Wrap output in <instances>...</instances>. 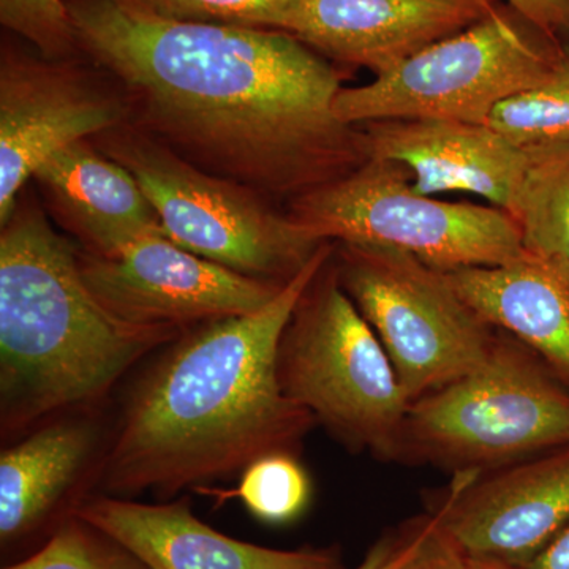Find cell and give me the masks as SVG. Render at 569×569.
I'll return each instance as SVG.
<instances>
[{"instance_id": "e0dca14e", "label": "cell", "mask_w": 569, "mask_h": 569, "mask_svg": "<svg viewBox=\"0 0 569 569\" xmlns=\"http://www.w3.org/2000/svg\"><path fill=\"white\" fill-rule=\"evenodd\" d=\"M33 179L88 253L112 257L144 236L167 234L137 179L88 140L52 153Z\"/></svg>"}, {"instance_id": "30bf717a", "label": "cell", "mask_w": 569, "mask_h": 569, "mask_svg": "<svg viewBox=\"0 0 569 569\" xmlns=\"http://www.w3.org/2000/svg\"><path fill=\"white\" fill-rule=\"evenodd\" d=\"M3 41L0 56V224L26 182L66 146L130 121L122 92L99 88L91 73Z\"/></svg>"}, {"instance_id": "8fae6325", "label": "cell", "mask_w": 569, "mask_h": 569, "mask_svg": "<svg viewBox=\"0 0 569 569\" xmlns=\"http://www.w3.org/2000/svg\"><path fill=\"white\" fill-rule=\"evenodd\" d=\"M80 261L86 283L116 317L178 331L252 313L284 284L212 263L167 234L144 236L112 257L80 254Z\"/></svg>"}, {"instance_id": "d4e9b609", "label": "cell", "mask_w": 569, "mask_h": 569, "mask_svg": "<svg viewBox=\"0 0 569 569\" xmlns=\"http://www.w3.org/2000/svg\"><path fill=\"white\" fill-rule=\"evenodd\" d=\"M429 515L419 516L402 523L397 530H389L367 550L365 559L353 569H399L417 548L419 538L427 526Z\"/></svg>"}, {"instance_id": "603a6c76", "label": "cell", "mask_w": 569, "mask_h": 569, "mask_svg": "<svg viewBox=\"0 0 569 569\" xmlns=\"http://www.w3.org/2000/svg\"><path fill=\"white\" fill-rule=\"evenodd\" d=\"M168 20L295 33L307 0H133Z\"/></svg>"}, {"instance_id": "5bb4252c", "label": "cell", "mask_w": 569, "mask_h": 569, "mask_svg": "<svg viewBox=\"0 0 569 569\" xmlns=\"http://www.w3.org/2000/svg\"><path fill=\"white\" fill-rule=\"evenodd\" d=\"M69 515L110 535L151 569H343L335 548L272 549L227 537L198 519L187 498L151 505L91 496Z\"/></svg>"}, {"instance_id": "277c9868", "label": "cell", "mask_w": 569, "mask_h": 569, "mask_svg": "<svg viewBox=\"0 0 569 569\" xmlns=\"http://www.w3.org/2000/svg\"><path fill=\"white\" fill-rule=\"evenodd\" d=\"M569 447V388L500 331L488 358L408 407L397 462L486 471Z\"/></svg>"}, {"instance_id": "3957f363", "label": "cell", "mask_w": 569, "mask_h": 569, "mask_svg": "<svg viewBox=\"0 0 569 569\" xmlns=\"http://www.w3.org/2000/svg\"><path fill=\"white\" fill-rule=\"evenodd\" d=\"M182 332L116 317L86 283L73 246L36 204L18 200L0 234L3 429L96 402Z\"/></svg>"}, {"instance_id": "7a4b0ae2", "label": "cell", "mask_w": 569, "mask_h": 569, "mask_svg": "<svg viewBox=\"0 0 569 569\" xmlns=\"http://www.w3.org/2000/svg\"><path fill=\"white\" fill-rule=\"evenodd\" d=\"M332 252L335 242H323L261 309L187 329L170 343L123 410L100 470L107 496L167 498L295 452L317 421L280 387V340Z\"/></svg>"}, {"instance_id": "ac0fdd59", "label": "cell", "mask_w": 569, "mask_h": 569, "mask_svg": "<svg viewBox=\"0 0 569 569\" xmlns=\"http://www.w3.org/2000/svg\"><path fill=\"white\" fill-rule=\"evenodd\" d=\"M89 421L52 422L0 456V541L3 548L31 537L70 492L97 447Z\"/></svg>"}, {"instance_id": "4fadbf2b", "label": "cell", "mask_w": 569, "mask_h": 569, "mask_svg": "<svg viewBox=\"0 0 569 569\" xmlns=\"http://www.w3.org/2000/svg\"><path fill=\"white\" fill-rule=\"evenodd\" d=\"M356 127L367 160L403 164L418 193L477 194L511 212L526 171V149L489 123L383 119Z\"/></svg>"}, {"instance_id": "f1b7e54d", "label": "cell", "mask_w": 569, "mask_h": 569, "mask_svg": "<svg viewBox=\"0 0 569 569\" xmlns=\"http://www.w3.org/2000/svg\"><path fill=\"white\" fill-rule=\"evenodd\" d=\"M460 569H519V568L509 567V565L501 563V561L485 560V559H468V557H466V561H463L462 568H460Z\"/></svg>"}, {"instance_id": "4316f807", "label": "cell", "mask_w": 569, "mask_h": 569, "mask_svg": "<svg viewBox=\"0 0 569 569\" xmlns=\"http://www.w3.org/2000/svg\"><path fill=\"white\" fill-rule=\"evenodd\" d=\"M569 48V0H503Z\"/></svg>"}, {"instance_id": "7c38bea8", "label": "cell", "mask_w": 569, "mask_h": 569, "mask_svg": "<svg viewBox=\"0 0 569 569\" xmlns=\"http://www.w3.org/2000/svg\"><path fill=\"white\" fill-rule=\"evenodd\" d=\"M430 511L468 559L523 569L569 526V447L459 471Z\"/></svg>"}, {"instance_id": "52a82bcc", "label": "cell", "mask_w": 569, "mask_h": 569, "mask_svg": "<svg viewBox=\"0 0 569 569\" xmlns=\"http://www.w3.org/2000/svg\"><path fill=\"white\" fill-rule=\"evenodd\" d=\"M287 213L318 242L391 247L445 272L507 264L526 253L507 211L418 193L408 168L389 160H367L295 198Z\"/></svg>"}, {"instance_id": "44dd1931", "label": "cell", "mask_w": 569, "mask_h": 569, "mask_svg": "<svg viewBox=\"0 0 569 569\" xmlns=\"http://www.w3.org/2000/svg\"><path fill=\"white\" fill-rule=\"evenodd\" d=\"M488 123L522 149L569 138V48L548 81L498 104Z\"/></svg>"}, {"instance_id": "5b68a950", "label": "cell", "mask_w": 569, "mask_h": 569, "mask_svg": "<svg viewBox=\"0 0 569 569\" xmlns=\"http://www.w3.org/2000/svg\"><path fill=\"white\" fill-rule=\"evenodd\" d=\"M277 372L284 395L340 443L396 460L411 402L372 326L340 284L332 257L284 328Z\"/></svg>"}, {"instance_id": "d6986e66", "label": "cell", "mask_w": 569, "mask_h": 569, "mask_svg": "<svg viewBox=\"0 0 569 569\" xmlns=\"http://www.w3.org/2000/svg\"><path fill=\"white\" fill-rule=\"evenodd\" d=\"M526 156L509 216L526 252L569 260V138L526 148Z\"/></svg>"}, {"instance_id": "ffe728a7", "label": "cell", "mask_w": 569, "mask_h": 569, "mask_svg": "<svg viewBox=\"0 0 569 569\" xmlns=\"http://www.w3.org/2000/svg\"><path fill=\"white\" fill-rule=\"evenodd\" d=\"M219 498H238L258 520L288 523L309 507L312 482L293 452H272L254 460L242 470L238 488L212 490L198 488Z\"/></svg>"}, {"instance_id": "8992f818", "label": "cell", "mask_w": 569, "mask_h": 569, "mask_svg": "<svg viewBox=\"0 0 569 569\" xmlns=\"http://www.w3.org/2000/svg\"><path fill=\"white\" fill-rule=\"evenodd\" d=\"M567 47L503 0L466 31L437 41L335 102L348 126L383 119L488 123L498 104L548 81Z\"/></svg>"}, {"instance_id": "9c48e42d", "label": "cell", "mask_w": 569, "mask_h": 569, "mask_svg": "<svg viewBox=\"0 0 569 569\" xmlns=\"http://www.w3.org/2000/svg\"><path fill=\"white\" fill-rule=\"evenodd\" d=\"M337 277L385 347L410 402L477 369L496 342L447 272L391 247L339 244Z\"/></svg>"}, {"instance_id": "2e32d148", "label": "cell", "mask_w": 569, "mask_h": 569, "mask_svg": "<svg viewBox=\"0 0 569 569\" xmlns=\"http://www.w3.org/2000/svg\"><path fill=\"white\" fill-rule=\"evenodd\" d=\"M447 274L479 316L535 351L569 388V260L526 252Z\"/></svg>"}, {"instance_id": "83f0119b", "label": "cell", "mask_w": 569, "mask_h": 569, "mask_svg": "<svg viewBox=\"0 0 569 569\" xmlns=\"http://www.w3.org/2000/svg\"><path fill=\"white\" fill-rule=\"evenodd\" d=\"M523 569H569V526Z\"/></svg>"}, {"instance_id": "9a60e30c", "label": "cell", "mask_w": 569, "mask_h": 569, "mask_svg": "<svg viewBox=\"0 0 569 569\" xmlns=\"http://www.w3.org/2000/svg\"><path fill=\"white\" fill-rule=\"evenodd\" d=\"M498 0H307L293 36L342 66L381 74L488 17Z\"/></svg>"}, {"instance_id": "ba28073f", "label": "cell", "mask_w": 569, "mask_h": 569, "mask_svg": "<svg viewBox=\"0 0 569 569\" xmlns=\"http://www.w3.org/2000/svg\"><path fill=\"white\" fill-rule=\"evenodd\" d=\"M97 138L100 151L140 183L168 238L198 257L239 274L287 283L323 244L260 193L187 162L134 126Z\"/></svg>"}, {"instance_id": "6da1fadb", "label": "cell", "mask_w": 569, "mask_h": 569, "mask_svg": "<svg viewBox=\"0 0 569 569\" xmlns=\"http://www.w3.org/2000/svg\"><path fill=\"white\" fill-rule=\"evenodd\" d=\"M63 3L134 127L208 173L295 200L367 162L335 112L342 70L293 33L168 20L133 0Z\"/></svg>"}, {"instance_id": "7402d4cb", "label": "cell", "mask_w": 569, "mask_h": 569, "mask_svg": "<svg viewBox=\"0 0 569 569\" xmlns=\"http://www.w3.org/2000/svg\"><path fill=\"white\" fill-rule=\"evenodd\" d=\"M2 569H151L121 542L74 515L44 545Z\"/></svg>"}, {"instance_id": "cb8c5ba5", "label": "cell", "mask_w": 569, "mask_h": 569, "mask_svg": "<svg viewBox=\"0 0 569 569\" xmlns=\"http://www.w3.org/2000/svg\"><path fill=\"white\" fill-rule=\"evenodd\" d=\"M0 22L51 61L82 58L63 0H0Z\"/></svg>"}, {"instance_id": "484cf974", "label": "cell", "mask_w": 569, "mask_h": 569, "mask_svg": "<svg viewBox=\"0 0 569 569\" xmlns=\"http://www.w3.org/2000/svg\"><path fill=\"white\" fill-rule=\"evenodd\" d=\"M427 526L417 548L399 569H460L466 556L455 541L441 529L436 512L429 511Z\"/></svg>"}]
</instances>
